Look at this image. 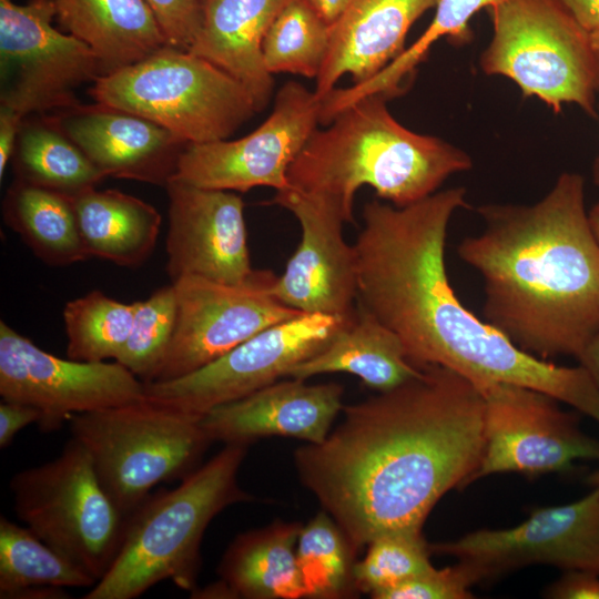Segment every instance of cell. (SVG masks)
Masks as SVG:
<instances>
[{
    "label": "cell",
    "instance_id": "1",
    "mask_svg": "<svg viewBox=\"0 0 599 599\" xmlns=\"http://www.w3.org/2000/svg\"><path fill=\"white\" fill-rule=\"evenodd\" d=\"M343 412L326 439L296 449L294 461L356 552L382 535L422 531L447 491L473 481L484 451L485 400L455 370L423 367Z\"/></svg>",
    "mask_w": 599,
    "mask_h": 599
},
{
    "label": "cell",
    "instance_id": "2",
    "mask_svg": "<svg viewBox=\"0 0 599 599\" xmlns=\"http://www.w3.org/2000/svg\"><path fill=\"white\" fill-rule=\"evenodd\" d=\"M464 206L454 187L403 207L366 203L353 245L356 305L392 329L419 368L444 366L477 387L532 388L599 424V387L583 366H559L525 352L456 295L445 247L448 224Z\"/></svg>",
    "mask_w": 599,
    "mask_h": 599
},
{
    "label": "cell",
    "instance_id": "3",
    "mask_svg": "<svg viewBox=\"0 0 599 599\" xmlns=\"http://www.w3.org/2000/svg\"><path fill=\"white\" fill-rule=\"evenodd\" d=\"M477 213L484 227L457 253L483 278L484 319L539 358H579L599 334V242L582 175L561 173L534 204Z\"/></svg>",
    "mask_w": 599,
    "mask_h": 599
},
{
    "label": "cell",
    "instance_id": "4",
    "mask_svg": "<svg viewBox=\"0 0 599 599\" xmlns=\"http://www.w3.org/2000/svg\"><path fill=\"white\" fill-rule=\"evenodd\" d=\"M386 101L380 94L365 97L337 113L326 129H316L288 167L290 189L327 200L351 223L355 194L364 185L403 207L471 169L466 151L405 128Z\"/></svg>",
    "mask_w": 599,
    "mask_h": 599
},
{
    "label": "cell",
    "instance_id": "5",
    "mask_svg": "<svg viewBox=\"0 0 599 599\" xmlns=\"http://www.w3.org/2000/svg\"><path fill=\"white\" fill-rule=\"evenodd\" d=\"M246 445H225L169 490L151 495L129 516L120 551L84 599H133L170 580L193 591L201 567V542L224 508L254 498L237 483Z\"/></svg>",
    "mask_w": 599,
    "mask_h": 599
},
{
    "label": "cell",
    "instance_id": "6",
    "mask_svg": "<svg viewBox=\"0 0 599 599\" xmlns=\"http://www.w3.org/2000/svg\"><path fill=\"white\" fill-rule=\"evenodd\" d=\"M201 418L144 397L74 415L69 423L103 489L129 517L152 488L197 468L213 443Z\"/></svg>",
    "mask_w": 599,
    "mask_h": 599
},
{
    "label": "cell",
    "instance_id": "7",
    "mask_svg": "<svg viewBox=\"0 0 599 599\" xmlns=\"http://www.w3.org/2000/svg\"><path fill=\"white\" fill-rule=\"evenodd\" d=\"M89 92L98 104L150 120L186 144L227 139L256 112L234 78L171 45L99 75Z\"/></svg>",
    "mask_w": 599,
    "mask_h": 599
},
{
    "label": "cell",
    "instance_id": "8",
    "mask_svg": "<svg viewBox=\"0 0 599 599\" xmlns=\"http://www.w3.org/2000/svg\"><path fill=\"white\" fill-rule=\"evenodd\" d=\"M489 11L493 35L478 60L485 74L510 79L555 113L575 104L598 116L590 33L558 0H501Z\"/></svg>",
    "mask_w": 599,
    "mask_h": 599
},
{
    "label": "cell",
    "instance_id": "9",
    "mask_svg": "<svg viewBox=\"0 0 599 599\" xmlns=\"http://www.w3.org/2000/svg\"><path fill=\"white\" fill-rule=\"evenodd\" d=\"M17 517L98 582L114 562L128 518L103 489L73 438L58 457L10 480Z\"/></svg>",
    "mask_w": 599,
    "mask_h": 599
},
{
    "label": "cell",
    "instance_id": "10",
    "mask_svg": "<svg viewBox=\"0 0 599 599\" xmlns=\"http://www.w3.org/2000/svg\"><path fill=\"white\" fill-rule=\"evenodd\" d=\"M277 276L254 272L242 283L225 284L184 276L172 284L177 317L172 342L154 378L166 382L187 375L220 358L260 332L302 313L271 292Z\"/></svg>",
    "mask_w": 599,
    "mask_h": 599
},
{
    "label": "cell",
    "instance_id": "11",
    "mask_svg": "<svg viewBox=\"0 0 599 599\" xmlns=\"http://www.w3.org/2000/svg\"><path fill=\"white\" fill-rule=\"evenodd\" d=\"M54 0H0V111L23 116L72 103V88L103 74L95 53L52 27Z\"/></svg>",
    "mask_w": 599,
    "mask_h": 599
},
{
    "label": "cell",
    "instance_id": "12",
    "mask_svg": "<svg viewBox=\"0 0 599 599\" xmlns=\"http://www.w3.org/2000/svg\"><path fill=\"white\" fill-rule=\"evenodd\" d=\"M349 316L305 313L278 323L187 375L144 383L145 397L203 416L287 376L321 351Z\"/></svg>",
    "mask_w": 599,
    "mask_h": 599
},
{
    "label": "cell",
    "instance_id": "13",
    "mask_svg": "<svg viewBox=\"0 0 599 599\" xmlns=\"http://www.w3.org/2000/svg\"><path fill=\"white\" fill-rule=\"evenodd\" d=\"M322 101L298 82L285 83L272 113L236 140L186 144L171 177L214 190L290 189L287 171L319 123Z\"/></svg>",
    "mask_w": 599,
    "mask_h": 599
},
{
    "label": "cell",
    "instance_id": "14",
    "mask_svg": "<svg viewBox=\"0 0 599 599\" xmlns=\"http://www.w3.org/2000/svg\"><path fill=\"white\" fill-rule=\"evenodd\" d=\"M0 395L37 408L39 428L50 433L74 415L138 402L145 392L144 383L115 361L58 357L1 321Z\"/></svg>",
    "mask_w": 599,
    "mask_h": 599
},
{
    "label": "cell",
    "instance_id": "15",
    "mask_svg": "<svg viewBox=\"0 0 599 599\" xmlns=\"http://www.w3.org/2000/svg\"><path fill=\"white\" fill-rule=\"evenodd\" d=\"M485 400L484 451L473 481L499 473L565 471L579 459L599 460V440L552 396L496 383L478 387Z\"/></svg>",
    "mask_w": 599,
    "mask_h": 599
},
{
    "label": "cell",
    "instance_id": "16",
    "mask_svg": "<svg viewBox=\"0 0 599 599\" xmlns=\"http://www.w3.org/2000/svg\"><path fill=\"white\" fill-rule=\"evenodd\" d=\"M429 548L470 565L480 581L534 564L599 575V487L571 504L536 508L515 527L479 529Z\"/></svg>",
    "mask_w": 599,
    "mask_h": 599
},
{
    "label": "cell",
    "instance_id": "17",
    "mask_svg": "<svg viewBox=\"0 0 599 599\" xmlns=\"http://www.w3.org/2000/svg\"><path fill=\"white\" fill-rule=\"evenodd\" d=\"M272 202L291 211L302 229L301 242L272 294L302 313L352 315L357 295L355 251L344 240L338 210L327 200L291 189L276 192Z\"/></svg>",
    "mask_w": 599,
    "mask_h": 599
},
{
    "label": "cell",
    "instance_id": "18",
    "mask_svg": "<svg viewBox=\"0 0 599 599\" xmlns=\"http://www.w3.org/2000/svg\"><path fill=\"white\" fill-rule=\"evenodd\" d=\"M165 187L170 200L166 271L171 281L197 276L225 284L244 282L254 270L241 196L174 177Z\"/></svg>",
    "mask_w": 599,
    "mask_h": 599
},
{
    "label": "cell",
    "instance_id": "19",
    "mask_svg": "<svg viewBox=\"0 0 599 599\" xmlns=\"http://www.w3.org/2000/svg\"><path fill=\"white\" fill-rule=\"evenodd\" d=\"M344 387L308 385L292 378L270 384L245 397L206 412L201 424L212 441L248 445L267 436L294 437L321 444L343 410Z\"/></svg>",
    "mask_w": 599,
    "mask_h": 599
},
{
    "label": "cell",
    "instance_id": "20",
    "mask_svg": "<svg viewBox=\"0 0 599 599\" xmlns=\"http://www.w3.org/2000/svg\"><path fill=\"white\" fill-rule=\"evenodd\" d=\"M62 131L105 176L164 185L186 144L150 120L100 104L79 110Z\"/></svg>",
    "mask_w": 599,
    "mask_h": 599
},
{
    "label": "cell",
    "instance_id": "21",
    "mask_svg": "<svg viewBox=\"0 0 599 599\" xmlns=\"http://www.w3.org/2000/svg\"><path fill=\"white\" fill-rule=\"evenodd\" d=\"M437 0H351L332 26L329 49L316 78L315 94L322 101L337 81L351 74L354 84L365 82L395 60L405 48L410 27Z\"/></svg>",
    "mask_w": 599,
    "mask_h": 599
},
{
    "label": "cell",
    "instance_id": "22",
    "mask_svg": "<svg viewBox=\"0 0 599 599\" xmlns=\"http://www.w3.org/2000/svg\"><path fill=\"white\" fill-rule=\"evenodd\" d=\"M292 0H202V19L187 51L216 65L250 93L256 112L270 102L273 75L262 54L264 37Z\"/></svg>",
    "mask_w": 599,
    "mask_h": 599
},
{
    "label": "cell",
    "instance_id": "23",
    "mask_svg": "<svg viewBox=\"0 0 599 599\" xmlns=\"http://www.w3.org/2000/svg\"><path fill=\"white\" fill-rule=\"evenodd\" d=\"M400 338L372 314L356 305L332 339L316 354L295 365L291 378L307 379L328 373H347L379 393L394 389L422 373Z\"/></svg>",
    "mask_w": 599,
    "mask_h": 599
},
{
    "label": "cell",
    "instance_id": "24",
    "mask_svg": "<svg viewBox=\"0 0 599 599\" xmlns=\"http://www.w3.org/2000/svg\"><path fill=\"white\" fill-rule=\"evenodd\" d=\"M55 17L98 57L103 74L140 62L167 44L144 0H54Z\"/></svg>",
    "mask_w": 599,
    "mask_h": 599
},
{
    "label": "cell",
    "instance_id": "25",
    "mask_svg": "<svg viewBox=\"0 0 599 599\" xmlns=\"http://www.w3.org/2000/svg\"><path fill=\"white\" fill-rule=\"evenodd\" d=\"M70 199L88 257L138 267L152 254L161 215L151 204L118 190L95 187Z\"/></svg>",
    "mask_w": 599,
    "mask_h": 599
},
{
    "label": "cell",
    "instance_id": "26",
    "mask_svg": "<svg viewBox=\"0 0 599 599\" xmlns=\"http://www.w3.org/2000/svg\"><path fill=\"white\" fill-rule=\"evenodd\" d=\"M302 525L274 522L238 535L227 547L219 575L234 598L300 599L306 597L296 545Z\"/></svg>",
    "mask_w": 599,
    "mask_h": 599
},
{
    "label": "cell",
    "instance_id": "27",
    "mask_svg": "<svg viewBox=\"0 0 599 599\" xmlns=\"http://www.w3.org/2000/svg\"><path fill=\"white\" fill-rule=\"evenodd\" d=\"M3 219L48 265L67 266L89 258L68 194L18 180L3 202Z\"/></svg>",
    "mask_w": 599,
    "mask_h": 599
},
{
    "label": "cell",
    "instance_id": "28",
    "mask_svg": "<svg viewBox=\"0 0 599 599\" xmlns=\"http://www.w3.org/2000/svg\"><path fill=\"white\" fill-rule=\"evenodd\" d=\"M501 0H437L435 16L425 32L402 54L369 80L345 89H334L322 101L321 119L329 122L356 101L380 94L389 99L402 91L404 81L427 57L430 47L446 37L457 43L471 40L469 22L484 8H493Z\"/></svg>",
    "mask_w": 599,
    "mask_h": 599
},
{
    "label": "cell",
    "instance_id": "29",
    "mask_svg": "<svg viewBox=\"0 0 599 599\" xmlns=\"http://www.w3.org/2000/svg\"><path fill=\"white\" fill-rule=\"evenodd\" d=\"M89 573L41 540L27 526L0 517V598L32 586L92 588Z\"/></svg>",
    "mask_w": 599,
    "mask_h": 599
},
{
    "label": "cell",
    "instance_id": "30",
    "mask_svg": "<svg viewBox=\"0 0 599 599\" xmlns=\"http://www.w3.org/2000/svg\"><path fill=\"white\" fill-rule=\"evenodd\" d=\"M16 169L18 180L68 195L105 177L62 130L42 125L21 128Z\"/></svg>",
    "mask_w": 599,
    "mask_h": 599
},
{
    "label": "cell",
    "instance_id": "31",
    "mask_svg": "<svg viewBox=\"0 0 599 599\" xmlns=\"http://www.w3.org/2000/svg\"><path fill=\"white\" fill-rule=\"evenodd\" d=\"M356 554L326 511L302 526L296 558L306 597L338 599L357 593L354 580Z\"/></svg>",
    "mask_w": 599,
    "mask_h": 599
},
{
    "label": "cell",
    "instance_id": "32",
    "mask_svg": "<svg viewBox=\"0 0 599 599\" xmlns=\"http://www.w3.org/2000/svg\"><path fill=\"white\" fill-rule=\"evenodd\" d=\"M332 26L308 0H292L267 30L262 54L271 73L317 78L331 43Z\"/></svg>",
    "mask_w": 599,
    "mask_h": 599
},
{
    "label": "cell",
    "instance_id": "33",
    "mask_svg": "<svg viewBox=\"0 0 599 599\" xmlns=\"http://www.w3.org/2000/svg\"><path fill=\"white\" fill-rule=\"evenodd\" d=\"M133 314L134 303H121L97 290L69 301L63 308L68 358L115 359L129 337Z\"/></svg>",
    "mask_w": 599,
    "mask_h": 599
},
{
    "label": "cell",
    "instance_id": "34",
    "mask_svg": "<svg viewBox=\"0 0 599 599\" xmlns=\"http://www.w3.org/2000/svg\"><path fill=\"white\" fill-rule=\"evenodd\" d=\"M134 303L129 337L114 359L143 383L153 380L172 342L177 297L174 285H165L143 301Z\"/></svg>",
    "mask_w": 599,
    "mask_h": 599
},
{
    "label": "cell",
    "instance_id": "35",
    "mask_svg": "<svg viewBox=\"0 0 599 599\" xmlns=\"http://www.w3.org/2000/svg\"><path fill=\"white\" fill-rule=\"evenodd\" d=\"M430 552L422 531L392 532L377 537L368 544L363 560L355 562L357 591L376 598L380 592L430 569Z\"/></svg>",
    "mask_w": 599,
    "mask_h": 599
},
{
    "label": "cell",
    "instance_id": "36",
    "mask_svg": "<svg viewBox=\"0 0 599 599\" xmlns=\"http://www.w3.org/2000/svg\"><path fill=\"white\" fill-rule=\"evenodd\" d=\"M479 576L468 564L458 561L443 569H430L380 592L375 599H468Z\"/></svg>",
    "mask_w": 599,
    "mask_h": 599
},
{
    "label": "cell",
    "instance_id": "37",
    "mask_svg": "<svg viewBox=\"0 0 599 599\" xmlns=\"http://www.w3.org/2000/svg\"><path fill=\"white\" fill-rule=\"evenodd\" d=\"M154 12L167 44L187 50L202 19V0H144Z\"/></svg>",
    "mask_w": 599,
    "mask_h": 599
},
{
    "label": "cell",
    "instance_id": "38",
    "mask_svg": "<svg viewBox=\"0 0 599 599\" xmlns=\"http://www.w3.org/2000/svg\"><path fill=\"white\" fill-rule=\"evenodd\" d=\"M546 597L556 599H599V575L569 570L545 591Z\"/></svg>",
    "mask_w": 599,
    "mask_h": 599
},
{
    "label": "cell",
    "instance_id": "39",
    "mask_svg": "<svg viewBox=\"0 0 599 599\" xmlns=\"http://www.w3.org/2000/svg\"><path fill=\"white\" fill-rule=\"evenodd\" d=\"M40 412L27 404L2 400L0 404V448H6L24 427L40 420Z\"/></svg>",
    "mask_w": 599,
    "mask_h": 599
},
{
    "label": "cell",
    "instance_id": "40",
    "mask_svg": "<svg viewBox=\"0 0 599 599\" xmlns=\"http://www.w3.org/2000/svg\"><path fill=\"white\" fill-rule=\"evenodd\" d=\"M588 33L599 31V0H558Z\"/></svg>",
    "mask_w": 599,
    "mask_h": 599
},
{
    "label": "cell",
    "instance_id": "41",
    "mask_svg": "<svg viewBox=\"0 0 599 599\" xmlns=\"http://www.w3.org/2000/svg\"><path fill=\"white\" fill-rule=\"evenodd\" d=\"M21 120L0 111V177L3 176L7 164L13 153L17 134L20 132Z\"/></svg>",
    "mask_w": 599,
    "mask_h": 599
},
{
    "label": "cell",
    "instance_id": "42",
    "mask_svg": "<svg viewBox=\"0 0 599 599\" xmlns=\"http://www.w3.org/2000/svg\"><path fill=\"white\" fill-rule=\"evenodd\" d=\"M68 597L63 587L32 586L17 591L10 599H65Z\"/></svg>",
    "mask_w": 599,
    "mask_h": 599
},
{
    "label": "cell",
    "instance_id": "43",
    "mask_svg": "<svg viewBox=\"0 0 599 599\" xmlns=\"http://www.w3.org/2000/svg\"><path fill=\"white\" fill-rule=\"evenodd\" d=\"M325 21L333 26L345 11L351 0H308Z\"/></svg>",
    "mask_w": 599,
    "mask_h": 599
},
{
    "label": "cell",
    "instance_id": "44",
    "mask_svg": "<svg viewBox=\"0 0 599 599\" xmlns=\"http://www.w3.org/2000/svg\"><path fill=\"white\" fill-rule=\"evenodd\" d=\"M578 359L599 387V334L589 342Z\"/></svg>",
    "mask_w": 599,
    "mask_h": 599
},
{
    "label": "cell",
    "instance_id": "45",
    "mask_svg": "<svg viewBox=\"0 0 599 599\" xmlns=\"http://www.w3.org/2000/svg\"><path fill=\"white\" fill-rule=\"evenodd\" d=\"M590 43H591V49H592V53L595 58L597 81H598V88H599V31H595L590 33Z\"/></svg>",
    "mask_w": 599,
    "mask_h": 599
},
{
    "label": "cell",
    "instance_id": "46",
    "mask_svg": "<svg viewBox=\"0 0 599 599\" xmlns=\"http://www.w3.org/2000/svg\"><path fill=\"white\" fill-rule=\"evenodd\" d=\"M589 221L592 232L599 242V202H597L589 211Z\"/></svg>",
    "mask_w": 599,
    "mask_h": 599
},
{
    "label": "cell",
    "instance_id": "47",
    "mask_svg": "<svg viewBox=\"0 0 599 599\" xmlns=\"http://www.w3.org/2000/svg\"><path fill=\"white\" fill-rule=\"evenodd\" d=\"M592 181L597 186H599V155L595 159L592 164Z\"/></svg>",
    "mask_w": 599,
    "mask_h": 599
},
{
    "label": "cell",
    "instance_id": "48",
    "mask_svg": "<svg viewBox=\"0 0 599 599\" xmlns=\"http://www.w3.org/2000/svg\"><path fill=\"white\" fill-rule=\"evenodd\" d=\"M589 483L593 486V487H599V470L595 471L589 478H588Z\"/></svg>",
    "mask_w": 599,
    "mask_h": 599
}]
</instances>
